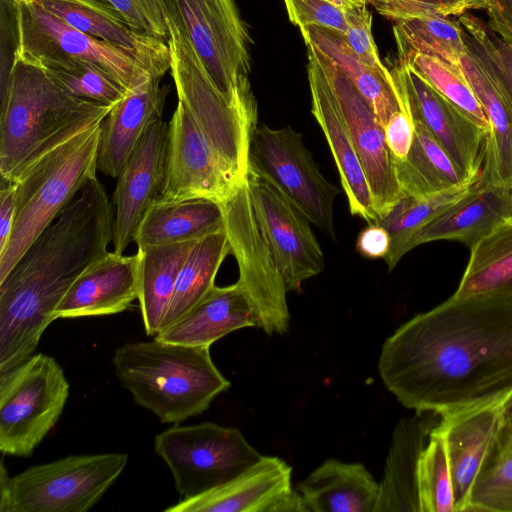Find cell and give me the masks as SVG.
Wrapping results in <instances>:
<instances>
[{
  "label": "cell",
  "mask_w": 512,
  "mask_h": 512,
  "mask_svg": "<svg viewBox=\"0 0 512 512\" xmlns=\"http://www.w3.org/2000/svg\"><path fill=\"white\" fill-rule=\"evenodd\" d=\"M378 371L416 414L512 397V297L452 295L417 314L385 340Z\"/></svg>",
  "instance_id": "6da1fadb"
},
{
  "label": "cell",
  "mask_w": 512,
  "mask_h": 512,
  "mask_svg": "<svg viewBox=\"0 0 512 512\" xmlns=\"http://www.w3.org/2000/svg\"><path fill=\"white\" fill-rule=\"evenodd\" d=\"M114 208L92 178L0 282V373L33 355L77 277L107 252Z\"/></svg>",
  "instance_id": "7a4b0ae2"
},
{
  "label": "cell",
  "mask_w": 512,
  "mask_h": 512,
  "mask_svg": "<svg viewBox=\"0 0 512 512\" xmlns=\"http://www.w3.org/2000/svg\"><path fill=\"white\" fill-rule=\"evenodd\" d=\"M113 106L70 95L40 64L18 56L0 97V175L13 180L30 162L103 121Z\"/></svg>",
  "instance_id": "3957f363"
},
{
  "label": "cell",
  "mask_w": 512,
  "mask_h": 512,
  "mask_svg": "<svg viewBox=\"0 0 512 512\" xmlns=\"http://www.w3.org/2000/svg\"><path fill=\"white\" fill-rule=\"evenodd\" d=\"M115 374L135 403L161 422L179 424L207 410L230 387L208 346L152 341L125 343L112 357Z\"/></svg>",
  "instance_id": "277c9868"
},
{
  "label": "cell",
  "mask_w": 512,
  "mask_h": 512,
  "mask_svg": "<svg viewBox=\"0 0 512 512\" xmlns=\"http://www.w3.org/2000/svg\"><path fill=\"white\" fill-rule=\"evenodd\" d=\"M101 122L38 156L12 180L16 213L10 238L0 252L3 281L34 240L96 177Z\"/></svg>",
  "instance_id": "5b68a950"
},
{
  "label": "cell",
  "mask_w": 512,
  "mask_h": 512,
  "mask_svg": "<svg viewBox=\"0 0 512 512\" xmlns=\"http://www.w3.org/2000/svg\"><path fill=\"white\" fill-rule=\"evenodd\" d=\"M209 76L233 104L257 115L249 31L234 0H163Z\"/></svg>",
  "instance_id": "8992f818"
},
{
  "label": "cell",
  "mask_w": 512,
  "mask_h": 512,
  "mask_svg": "<svg viewBox=\"0 0 512 512\" xmlns=\"http://www.w3.org/2000/svg\"><path fill=\"white\" fill-rule=\"evenodd\" d=\"M126 453L70 455L0 476L1 512H86L125 469Z\"/></svg>",
  "instance_id": "52a82bcc"
},
{
  "label": "cell",
  "mask_w": 512,
  "mask_h": 512,
  "mask_svg": "<svg viewBox=\"0 0 512 512\" xmlns=\"http://www.w3.org/2000/svg\"><path fill=\"white\" fill-rule=\"evenodd\" d=\"M168 16V15H167ZM170 72L178 101L191 113L221 160L246 179L257 115L231 103L218 89L179 25L168 16Z\"/></svg>",
  "instance_id": "ba28073f"
},
{
  "label": "cell",
  "mask_w": 512,
  "mask_h": 512,
  "mask_svg": "<svg viewBox=\"0 0 512 512\" xmlns=\"http://www.w3.org/2000/svg\"><path fill=\"white\" fill-rule=\"evenodd\" d=\"M69 383L51 356L31 355L0 373V450L29 457L59 420Z\"/></svg>",
  "instance_id": "9c48e42d"
},
{
  "label": "cell",
  "mask_w": 512,
  "mask_h": 512,
  "mask_svg": "<svg viewBox=\"0 0 512 512\" xmlns=\"http://www.w3.org/2000/svg\"><path fill=\"white\" fill-rule=\"evenodd\" d=\"M19 55L39 64L83 61L117 79L127 90L152 76L163 77L171 59L140 55L80 32L29 0H19Z\"/></svg>",
  "instance_id": "30bf717a"
},
{
  "label": "cell",
  "mask_w": 512,
  "mask_h": 512,
  "mask_svg": "<svg viewBox=\"0 0 512 512\" xmlns=\"http://www.w3.org/2000/svg\"><path fill=\"white\" fill-rule=\"evenodd\" d=\"M154 448L183 499L230 481L262 457L240 430L212 422L175 424L155 436Z\"/></svg>",
  "instance_id": "8fae6325"
},
{
  "label": "cell",
  "mask_w": 512,
  "mask_h": 512,
  "mask_svg": "<svg viewBox=\"0 0 512 512\" xmlns=\"http://www.w3.org/2000/svg\"><path fill=\"white\" fill-rule=\"evenodd\" d=\"M224 228L239 278L266 334H284L290 325L288 293L269 242L257 218L247 180L222 204Z\"/></svg>",
  "instance_id": "7c38bea8"
},
{
  "label": "cell",
  "mask_w": 512,
  "mask_h": 512,
  "mask_svg": "<svg viewBox=\"0 0 512 512\" xmlns=\"http://www.w3.org/2000/svg\"><path fill=\"white\" fill-rule=\"evenodd\" d=\"M248 169L273 184L313 225L335 239L334 203L340 190L321 173L299 132L291 126H257L250 140Z\"/></svg>",
  "instance_id": "4fadbf2b"
},
{
  "label": "cell",
  "mask_w": 512,
  "mask_h": 512,
  "mask_svg": "<svg viewBox=\"0 0 512 512\" xmlns=\"http://www.w3.org/2000/svg\"><path fill=\"white\" fill-rule=\"evenodd\" d=\"M246 179L219 157L189 110L178 101L168 123L162 202L207 199L222 204Z\"/></svg>",
  "instance_id": "5bb4252c"
},
{
  "label": "cell",
  "mask_w": 512,
  "mask_h": 512,
  "mask_svg": "<svg viewBox=\"0 0 512 512\" xmlns=\"http://www.w3.org/2000/svg\"><path fill=\"white\" fill-rule=\"evenodd\" d=\"M251 200L283 276L287 291L299 292L303 282L325 266L322 248L308 217L273 184L248 169Z\"/></svg>",
  "instance_id": "9a60e30c"
},
{
  "label": "cell",
  "mask_w": 512,
  "mask_h": 512,
  "mask_svg": "<svg viewBox=\"0 0 512 512\" xmlns=\"http://www.w3.org/2000/svg\"><path fill=\"white\" fill-rule=\"evenodd\" d=\"M306 46L315 53L333 91L367 177L379 220L403 197L384 129L370 104L340 66L313 45Z\"/></svg>",
  "instance_id": "2e32d148"
},
{
  "label": "cell",
  "mask_w": 512,
  "mask_h": 512,
  "mask_svg": "<svg viewBox=\"0 0 512 512\" xmlns=\"http://www.w3.org/2000/svg\"><path fill=\"white\" fill-rule=\"evenodd\" d=\"M412 117L420 120L469 177L481 175L487 130L434 90L405 61L391 70Z\"/></svg>",
  "instance_id": "e0dca14e"
},
{
  "label": "cell",
  "mask_w": 512,
  "mask_h": 512,
  "mask_svg": "<svg viewBox=\"0 0 512 512\" xmlns=\"http://www.w3.org/2000/svg\"><path fill=\"white\" fill-rule=\"evenodd\" d=\"M292 468L276 456H263L230 481L182 499L165 512H307L291 485Z\"/></svg>",
  "instance_id": "ac0fdd59"
},
{
  "label": "cell",
  "mask_w": 512,
  "mask_h": 512,
  "mask_svg": "<svg viewBox=\"0 0 512 512\" xmlns=\"http://www.w3.org/2000/svg\"><path fill=\"white\" fill-rule=\"evenodd\" d=\"M168 123L154 121L122 167L113 194L114 252L122 254L134 242L147 210L159 201L165 179Z\"/></svg>",
  "instance_id": "d6986e66"
},
{
  "label": "cell",
  "mask_w": 512,
  "mask_h": 512,
  "mask_svg": "<svg viewBox=\"0 0 512 512\" xmlns=\"http://www.w3.org/2000/svg\"><path fill=\"white\" fill-rule=\"evenodd\" d=\"M512 397L439 417L449 456L455 511L465 512L477 478L491 458Z\"/></svg>",
  "instance_id": "ffe728a7"
},
{
  "label": "cell",
  "mask_w": 512,
  "mask_h": 512,
  "mask_svg": "<svg viewBox=\"0 0 512 512\" xmlns=\"http://www.w3.org/2000/svg\"><path fill=\"white\" fill-rule=\"evenodd\" d=\"M307 48L311 112L329 145L350 213L368 223L376 222L378 214L361 161L327 78L315 53L310 47Z\"/></svg>",
  "instance_id": "44dd1931"
},
{
  "label": "cell",
  "mask_w": 512,
  "mask_h": 512,
  "mask_svg": "<svg viewBox=\"0 0 512 512\" xmlns=\"http://www.w3.org/2000/svg\"><path fill=\"white\" fill-rule=\"evenodd\" d=\"M141 258L106 252L73 282L58 304L54 320L123 312L138 299Z\"/></svg>",
  "instance_id": "7402d4cb"
},
{
  "label": "cell",
  "mask_w": 512,
  "mask_h": 512,
  "mask_svg": "<svg viewBox=\"0 0 512 512\" xmlns=\"http://www.w3.org/2000/svg\"><path fill=\"white\" fill-rule=\"evenodd\" d=\"M161 79L152 76L129 90L101 122L97 168L102 173L118 177L147 128L162 119L170 86Z\"/></svg>",
  "instance_id": "603a6c76"
},
{
  "label": "cell",
  "mask_w": 512,
  "mask_h": 512,
  "mask_svg": "<svg viewBox=\"0 0 512 512\" xmlns=\"http://www.w3.org/2000/svg\"><path fill=\"white\" fill-rule=\"evenodd\" d=\"M509 218H512V183L484 184L480 177L464 197L416 232L411 250L438 240L457 241L470 249Z\"/></svg>",
  "instance_id": "cb8c5ba5"
},
{
  "label": "cell",
  "mask_w": 512,
  "mask_h": 512,
  "mask_svg": "<svg viewBox=\"0 0 512 512\" xmlns=\"http://www.w3.org/2000/svg\"><path fill=\"white\" fill-rule=\"evenodd\" d=\"M467 47L461 67L489 125L483 150L481 182L512 183V109L483 61L471 47Z\"/></svg>",
  "instance_id": "d4e9b609"
},
{
  "label": "cell",
  "mask_w": 512,
  "mask_h": 512,
  "mask_svg": "<svg viewBox=\"0 0 512 512\" xmlns=\"http://www.w3.org/2000/svg\"><path fill=\"white\" fill-rule=\"evenodd\" d=\"M258 320L245 292L236 282L214 286L187 314L154 338L181 345L208 346Z\"/></svg>",
  "instance_id": "484cf974"
},
{
  "label": "cell",
  "mask_w": 512,
  "mask_h": 512,
  "mask_svg": "<svg viewBox=\"0 0 512 512\" xmlns=\"http://www.w3.org/2000/svg\"><path fill=\"white\" fill-rule=\"evenodd\" d=\"M438 421V415L427 413V416H424L423 413L404 419L398 424L374 512H420L417 488L418 462Z\"/></svg>",
  "instance_id": "4316f807"
},
{
  "label": "cell",
  "mask_w": 512,
  "mask_h": 512,
  "mask_svg": "<svg viewBox=\"0 0 512 512\" xmlns=\"http://www.w3.org/2000/svg\"><path fill=\"white\" fill-rule=\"evenodd\" d=\"M296 489L307 512H374L380 484L361 463L328 459Z\"/></svg>",
  "instance_id": "83f0119b"
},
{
  "label": "cell",
  "mask_w": 512,
  "mask_h": 512,
  "mask_svg": "<svg viewBox=\"0 0 512 512\" xmlns=\"http://www.w3.org/2000/svg\"><path fill=\"white\" fill-rule=\"evenodd\" d=\"M70 27L140 55L171 59L168 42L140 34L98 0H29Z\"/></svg>",
  "instance_id": "f1b7e54d"
},
{
  "label": "cell",
  "mask_w": 512,
  "mask_h": 512,
  "mask_svg": "<svg viewBox=\"0 0 512 512\" xmlns=\"http://www.w3.org/2000/svg\"><path fill=\"white\" fill-rule=\"evenodd\" d=\"M224 229L222 205L207 199L157 201L143 216L134 242L138 248L197 241Z\"/></svg>",
  "instance_id": "f546056e"
},
{
  "label": "cell",
  "mask_w": 512,
  "mask_h": 512,
  "mask_svg": "<svg viewBox=\"0 0 512 512\" xmlns=\"http://www.w3.org/2000/svg\"><path fill=\"white\" fill-rule=\"evenodd\" d=\"M300 32L306 45H313L340 66L370 104L383 128L392 114L405 108L393 75L387 77L368 65L352 50L341 32L315 25Z\"/></svg>",
  "instance_id": "4dcf8cb0"
},
{
  "label": "cell",
  "mask_w": 512,
  "mask_h": 512,
  "mask_svg": "<svg viewBox=\"0 0 512 512\" xmlns=\"http://www.w3.org/2000/svg\"><path fill=\"white\" fill-rule=\"evenodd\" d=\"M414 139L402 161H394L403 196L437 193L475 180L469 178L453 161L426 126L413 117Z\"/></svg>",
  "instance_id": "1f68e13d"
},
{
  "label": "cell",
  "mask_w": 512,
  "mask_h": 512,
  "mask_svg": "<svg viewBox=\"0 0 512 512\" xmlns=\"http://www.w3.org/2000/svg\"><path fill=\"white\" fill-rule=\"evenodd\" d=\"M195 242L138 248L141 258L138 300L148 336L154 338L159 333L179 271Z\"/></svg>",
  "instance_id": "d6a6232c"
},
{
  "label": "cell",
  "mask_w": 512,
  "mask_h": 512,
  "mask_svg": "<svg viewBox=\"0 0 512 512\" xmlns=\"http://www.w3.org/2000/svg\"><path fill=\"white\" fill-rule=\"evenodd\" d=\"M229 253L225 228L195 242L179 271L159 333L187 314L215 286L218 270Z\"/></svg>",
  "instance_id": "836d02e7"
},
{
  "label": "cell",
  "mask_w": 512,
  "mask_h": 512,
  "mask_svg": "<svg viewBox=\"0 0 512 512\" xmlns=\"http://www.w3.org/2000/svg\"><path fill=\"white\" fill-rule=\"evenodd\" d=\"M479 294L512 297V218L470 248L468 264L453 295Z\"/></svg>",
  "instance_id": "e575fe53"
},
{
  "label": "cell",
  "mask_w": 512,
  "mask_h": 512,
  "mask_svg": "<svg viewBox=\"0 0 512 512\" xmlns=\"http://www.w3.org/2000/svg\"><path fill=\"white\" fill-rule=\"evenodd\" d=\"M480 177L433 194L403 196L387 213L374 222L384 227L390 235V251L384 258L389 270H392L411 250V240L416 232L464 197Z\"/></svg>",
  "instance_id": "d590c367"
},
{
  "label": "cell",
  "mask_w": 512,
  "mask_h": 512,
  "mask_svg": "<svg viewBox=\"0 0 512 512\" xmlns=\"http://www.w3.org/2000/svg\"><path fill=\"white\" fill-rule=\"evenodd\" d=\"M399 55L418 52L460 66L467 52L464 30L456 18L433 14L394 22Z\"/></svg>",
  "instance_id": "8d00e7d4"
},
{
  "label": "cell",
  "mask_w": 512,
  "mask_h": 512,
  "mask_svg": "<svg viewBox=\"0 0 512 512\" xmlns=\"http://www.w3.org/2000/svg\"><path fill=\"white\" fill-rule=\"evenodd\" d=\"M399 59L405 61L434 90L488 132V120L461 65L456 66L441 58L418 52L399 55Z\"/></svg>",
  "instance_id": "74e56055"
},
{
  "label": "cell",
  "mask_w": 512,
  "mask_h": 512,
  "mask_svg": "<svg viewBox=\"0 0 512 512\" xmlns=\"http://www.w3.org/2000/svg\"><path fill=\"white\" fill-rule=\"evenodd\" d=\"M417 488L420 512H455L447 446L437 424L419 458Z\"/></svg>",
  "instance_id": "f35d334b"
},
{
  "label": "cell",
  "mask_w": 512,
  "mask_h": 512,
  "mask_svg": "<svg viewBox=\"0 0 512 512\" xmlns=\"http://www.w3.org/2000/svg\"><path fill=\"white\" fill-rule=\"evenodd\" d=\"M40 65L62 89L80 99L114 106L128 93L127 88L112 75L88 62L64 61Z\"/></svg>",
  "instance_id": "ab89813d"
},
{
  "label": "cell",
  "mask_w": 512,
  "mask_h": 512,
  "mask_svg": "<svg viewBox=\"0 0 512 512\" xmlns=\"http://www.w3.org/2000/svg\"><path fill=\"white\" fill-rule=\"evenodd\" d=\"M464 30V40L483 61L512 109V42L501 39L487 23L465 12L457 17Z\"/></svg>",
  "instance_id": "60d3db41"
},
{
  "label": "cell",
  "mask_w": 512,
  "mask_h": 512,
  "mask_svg": "<svg viewBox=\"0 0 512 512\" xmlns=\"http://www.w3.org/2000/svg\"><path fill=\"white\" fill-rule=\"evenodd\" d=\"M512 512V450L494 451L477 478L465 512Z\"/></svg>",
  "instance_id": "b9f144b4"
},
{
  "label": "cell",
  "mask_w": 512,
  "mask_h": 512,
  "mask_svg": "<svg viewBox=\"0 0 512 512\" xmlns=\"http://www.w3.org/2000/svg\"><path fill=\"white\" fill-rule=\"evenodd\" d=\"M117 12L140 34L165 42L170 37L168 16L163 0H98Z\"/></svg>",
  "instance_id": "7bdbcfd3"
},
{
  "label": "cell",
  "mask_w": 512,
  "mask_h": 512,
  "mask_svg": "<svg viewBox=\"0 0 512 512\" xmlns=\"http://www.w3.org/2000/svg\"><path fill=\"white\" fill-rule=\"evenodd\" d=\"M346 30L343 36L352 50L368 65L381 74L392 77V73L382 63L372 34V15L366 5L344 9Z\"/></svg>",
  "instance_id": "ee69618b"
},
{
  "label": "cell",
  "mask_w": 512,
  "mask_h": 512,
  "mask_svg": "<svg viewBox=\"0 0 512 512\" xmlns=\"http://www.w3.org/2000/svg\"><path fill=\"white\" fill-rule=\"evenodd\" d=\"M20 45L19 0H0V97L6 91Z\"/></svg>",
  "instance_id": "f6af8a7d"
},
{
  "label": "cell",
  "mask_w": 512,
  "mask_h": 512,
  "mask_svg": "<svg viewBox=\"0 0 512 512\" xmlns=\"http://www.w3.org/2000/svg\"><path fill=\"white\" fill-rule=\"evenodd\" d=\"M289 20L299 29L315 25L346 30L344 9L328 0H283Z\"/></svg>",
  "instance_id": "bcb514c9"
},
{
  "label": "cell",
  "mask_w": 512,
  "mask_h": 512,
  "mask_svg": "<svg viewBox=\"0 0 512 512\" xmlns=\"http://www.w3.org/2000/svg\"><path fill=\"white\" fill-rule=\"evenodd\" d=\"M368 4L393 22L433 14L456 17L463 14L451 0H368Z\"/></svg>",
  "instance_id": "7dc6e473"
},
{
  "label": "cell",
  "mask_w": 512,
  "mask_h": 512,
  "mask_svg": "<svg viewBox=\"0 0 512 512\" xmlns=\"http://www.w3.org/2000/svg\"><path fill=\"white\" fill-rule=\"evenodd\" d=\"M404 101V99L402 98ZM391 115L384 126L387 147L394 161L406 159L414 139V121L408 105Z\"/></svg>",
  "instance_id": "c3c4849f"
},
{
  "label": "cell",
  "mask_w": 512,
  "mask_h": 512,
  "mask_svg": "<svg viewBox=\"0 0 512 512\" xmlns=\"http://www.w3.org/2000/svg\"><path fill=\"white\" fill-rule=\"evenodd\" d=\"M391 246L390 235L387 230L377 223H368L358 235L356 250L366 258H385Z\"/></svg>",
  "instance_id": "681fc988"
},
{
  "label": "cell",
  "mask_w": 512,
  "mask_h": 512,
  "mask_svg": "<svg viewBox=\"0 0 512 512\" xmlns=\"http://www.w3.org/2000/svg\"><path fill=\"white\" fill-rule=\"evenodd\" d=\"M16 186L14 181L1 178L0 187V252L5 248L15 220Z\"/></svg>",
  "instance_id": "f907efd6"
},
{
  "label": "cell",
  "mask_w": 512,
  "mask_h": 512,
  "mask_svg": "<svg viewBox=\"0 0 512 512\" xmlns=\"http://www.w3.org/2000/svg\"><path fill=\"white\" fill-rule=\"evenodd\" d=\"M485 11L490 30L501 39L512 42V0H489Z\"/></svg>",
  "instance_id": "816d5d0a"
},
{
  "label": "cell",
  "mask_w": 512,
  "mask_h": 512,
  "mask_svg": "<svg viewBox=\"0 0 512 512\" xmlns=\"http://www.w3.org/2000/svg\"><path fill=\"white\" fill-rule=\"evenodd\" d=\"M512 450V404L508 410L506 420L494 451Z\"/></svg>",
  "instance_id": "f5cc1de1"
},
{
  "label": "cell",
  "mask_w": 512,
  "mask_h": 512,
  "mask_svg": "<svg viewBox=\"0 0 512 512\" xmlns=\"http://www.w3.org/2000/svg\"><path fill=\"white\" fill-rule=\"evenodd\" d=\"M463 13L470 10H485L489 0H451Z\"/></svg>",
  "instance_id": "db71d44e"
},
{
  "label": "cell",
  "mask_w": 512,
  "mask_h": 512,
  "mask_svg": "<svg viewBox=\"0 0 512 512\" xmlns=\"http://www.w3.org/2000/svg\"><path fill=\"white\" fill-rule=\"evenodd\" d=\"M328 1H331L332 3L341 7L342 9H346L351 6L367 5L368 4V0H328Z\"/></svg>",
  "instance_id": "11a10c76"
}]
</instances>
